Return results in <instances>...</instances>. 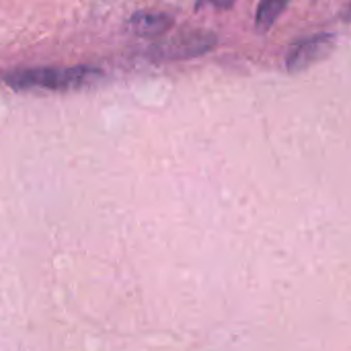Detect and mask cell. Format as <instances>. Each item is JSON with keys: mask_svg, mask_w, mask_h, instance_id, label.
Returning <instances> with one entry per match:
<instances>
[{"mask_svg": "<svg viewBox=\"0 0 351 351\" xmlns=\"http://www.w3.org/2000/svg\"><path fill=\"white\" fill-rule=\"evenodd\" d=\"M218 43V37L212 31H185L175 35L167 41L154 43L148 49V58L156 62H177V60H191L212 51Z\"/></svg>", "mask_w": 351, "mask_h": 351, "instance_id": "cell-2", "label": "cell"}, {"mask_svg": "<svg viewBox=\"0 0 351 351\" xmlns=\"http://www.w3.org/2000/svg\"><path fill=\"white\" fill-rule=\"evenodd\" d=\"M173 27V16L162 10H140L130 19V29L140 37H160Z\"/></svg>", "mask_w": 351, "mask_h": 351, "instance_id": "cell-4", "label": "cell"}, {"mask_svg": "<svg viewBox=\"0 0 351 351\" xmlns=\"http://www.w3.org/2000/svg\"><path fill=\"white\" fill-rule=\"evenodd\" d=\"M290 0H261L257 6V14H255V27L257 31L265 33L269 31L276 21L280 19V14L284 12V8L288 6Z\"/></svg>", "mask_w": 351, "mask_h": 351, "instance_id": "cell-5", "label": "cell"}, {"mask_svg": "<svg viewBox=\"0 0 351 351\" xmlns=\"http://www.w3.org/2000/svg\"><path fill=\"white\" fill-rule=\"evenodd\" d=\"M101 72L95 68L74 66V68H27L14 70L4 76L6 84L12 88H47V90H68L95 82Z\"/></svg>", "mask_w": 351, "mask_h": 351, "instance_id": "cell-1", "label": "cell"}, {"mask_svg": "<svg viewBox=\"0 0 351 351\" xmlns=\"http://www.w3.org/2000/svg\"><path fill=\"white\" fill-rule=\"evenodd\" d=\"M350 21H351V6H350Z\"/></svg>", "mask_w": 351, "mask_h": 351, "instance_id": "cell-7", "label": "cell"}, {"mask_svg": "<svg viewBox=\"0 0 351 351\" xmlns=\"http://www.w3.org/2000/svg\"><path fill=\"white\" fill-rule=\"evenodd\" d=\"M335 41L337 39L333 33H321V35H313L308 39L298 41L286 58L288 72L298 74V72L308 70L311 66L319 64L335 49Z\"/></svg>", "mask_w": 351, "mask_h": 351, "instance_id": "cell-3", "label": "cell"}, {"mask_svg": "<svg viewBox=\"0 0 351 351\" xmlns=\"http://www.w3.org/2000/svg\"><path fill=\"white\" fill-rule=\"evenodd\" d=\"M237 4V0H195V8H202V6H214V8H220V10H228Z\"/></svg>", "mask_w": 351, "mask_h": 351, "instance_id": "cell-6", "label": "cell"}]
</instances>
